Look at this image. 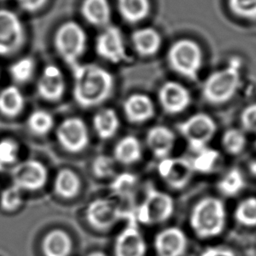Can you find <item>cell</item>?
I'll return each instance as SVG.
<instances>
[{
	"label": "cell",
	"instance_id": "23",
	"mask_svg": "<svg viewBox=\"0 0 256 256\" xmlns=\"http://www.w3.org/2000/svg\"><path fill=\"white\" fill-rule=\"evenodd\" d=\"M142 157V146L137 137L127 135L121 138L113 149V158L123 165H132Z\"/></svg>",
	"mask_w": 256,
	"mask_h": 256
},
{
	"label": "cell",
	"instance_id": "11",
	"mask_svg": "<svg viewBox=\"0 0 256 256\" xmlns=\"http://www.w3.org/2000/svg\"><path fill=\"white\" fill-rule=\"evenodd\" d=\"M12 185L21 191H38L42 189L48 179L46 166L34 159L16 163L11 169Z\"/></svg>",
	"mask_w": 256,
	"mask_h": 256
},
{
	"label": "cell",
	"instance_id": "21",
	"mask_svg": "<svg viewBox=\"0 0 256 256\" xmlns=\"http://www.w3.org/2000/svg\"><path fill=\"white\" fill-rule=\"evenodd\" d=\"M80 11L83 18L91 25L97 27L109 25L111 9L108 0H83Z\"/></svg>",
	"mask_w": 256,
	"mask_h": 256
},
{
	"label": "cell",
	"instance_id": "13",
	"mask_svg": "<svg viewBox=\"0 0 256 256\" xmlns=\"http://www.w3.org/2000/svg\"><path fill=\"white\" fill-rule=\"evenodd\" d=\"M158 173L170 188L179 190L189 183L193 168L191 162L185 158L166 157L160 159Z\"/></svg>",
	"mask_w": 256,
	"mask_h": 256
},
{
	"label": "cell",
	"instance_id": "3",
	"mask_svg": "<svg viewBox=\"0 0 256 256\" xmlns=\"http://www.w3.org/2000/svg\"><path fill=\"white\" fill-rule=\"evenodd\" d=\"M240 69V58L233 57L224 68L211 73L202 86L204 99L211 104L229 101L239 88Z\"/></svg>",
	"mask_w": 256,
	"mask_h": 256
},
{
	"label": "cell",
	"instance_id": "30",
	"mask_svg": "<svg viewBox=\"0 0 256 256\" xmlns=\"http://www.w3.org/2000/svg\"><path fill=\"white\" fill-rule=\"evenodd\" d=\"M218 190L225 196H235L245 187L242 172L237 168L230 169L218 182Z\"/></svg>",
	"mask_w": 256,
	"mask_h": 256
},
{
	"label": "cell",
	"instance_id": "28",
	"mask_svg": "<svg viewBox=\"0 0 256 256\" xmlns=\"http://www.w3.org/2000/svg\"><path fill=\"white\" fill-rule=\"evenodd\" d=\"M137 182L138 179L134 174L123 172L113 178L110 183V190L115 196L124 200H129L134 195Z\"/></svg>",
	"mask_w": 256,
	"mask_h": 256
},
{
	"label": "cell",
	"instance_id": "10",
	"mask_svg": "<svg viewBox=\"0 0 256 256\" xmlns=\"http://www.w3.org/2000/svg\"><path fill=\"white\" fill-rule=\"evenodd\" d=\"M56 139L59 145L69 153H80L89 144L90 137L85 122L79 117H68L56 128Z\"/></svg>",
	"mask_w": 256,
	"mask_h": 256
},
{
	"label": "cell",
	"instance_id": "31",
	"mask_svg": "<svg viewBox=\"0 0 256 256\" xmlns=\"http://www.w3.org/2000/svg\"><path fill=\"white\" fill-rule=\"evenodd\" d=\"M35 72V61L31 57H22L12 63L9 67L11 79L18 84L30 81Z\"/></svg>",
	"mask_w": 256,
	"mask_h": 256
},
{
	"label": "cell",
	"instance_id": "17",
	"mask_svg": "<svg viewBox=\"0 0 256 256\" xmlns=\"http://www.w3.org/2000/svg\"><path fill=\"white\" fill-rule=\"evenodd\" d=\"M187 244L185 233L178 227L165 228L154 238V248L158 256H182Z\"/></svg>",
	"mask_w": 256,
	"mask_h": 256
},
{
	"label": "cell",
	"instance_id": "35",
	"mask_svg": "<svg viewBox=\"0 0 256 256\" xmlns=\"http://www.w3.org/2000/svg\"><path fill=\"white\" fill-rule=\"evenodd\" d=\"M19 144L11 138L0 140V171L14 166L19 157Z\"/></svg>",
	"mask_w": 256,
	"mask_h": 256
},
{
	"label": "cell",
	"instance_id": "22",
	"mask_svg": "<svg viewBox=\"0 0 256 256\" xmlns=\"http://www.w3.org/2000/svg\"><path fill=\"white\" fill-rule=\"evenodd\" d=\"M71 250V238L62 229H53L43 238L42 251L45 256H69Z\"/></svg>",
	"mask_w": 256,
	"mask_h": 256
},
{
	"label": "cell",
	"instance_id": "9",
	"mask_svg": "<svg viewBox=\"0 0 256 256\" xmlns=\"http://www.w3.org/2000/svg\"><path fill=\"white\" fill-rule=\"evenodd\" d=\"M25 31L16 13L0 9V56L7 57L17 53L25 42Z\"/></svg>",
	"mask_w": 256,
	"mask_h": 256
},
{
	"label": "cell",
	"instance_id": "42",
	"mask_svg": "<svg viewBox=\"0 0 256 256\" xmlns=\"http://www.w3.org/2000/svg\"><path fill=\"white\" fill-rule=\"evenodd\" d=\"M88 256H107L105 253L103 252H100V251H95V252H92L90 253Z\"/></svg>",
	"mask_w": 256,
	"mask_h": 256
},
{
	"label": "cell",
	"instance_id": "5",
	"mask_svg": "<svg viewBox=\"0 0 256 256\" xmlns=\"http://www.w3.org/2000/svg\"><path fill=\"white\" fill-rule=\"evenodd\" d=\"M167 59L170 67L178 74L197 80L202 66V51L199 45L189 39H182L169 48Z\"/></svg>",
	"mask_w": 256,
	"mask_h": 256
},
{
	"label": "cell",
	"instance_id": "39",
	"mask_svg": "<svg viewBox=\"0 0 256 256\" xmlns=\"http://www.w3.org/2000/svg\"><path fill=\"white\" fill-rule=\"evenodd\" d=\"M240 122L244 130L256 132V103H252L242 110Z\"/></svg>",
	"mask_w": 256,
	"mask_h": 256
},
{
	"label": "cell",
	"instance_id": "15",
	"mask_svg": "<svg viewBox=\"0 0 256 256\" xmlns=\"http://www.w3.org/2000/svg\"><path fill=\"white\" fill-rule=\"evenodd\" d=\"M158 99L163 111L171 115L183 112L191 103L189 90L175 81H167L161 85Z\"/></svg>",
	"mask_w": 256,
	"mask_h": 256
},
{
	"label": "cell",
	"instance_id": "26",
	"mask_svg": "<svg viewBox=\"0 0 256 256\" xmlns=\"http://www.w3.org/2000/svg\"><path fill=\"white\" fill-rule=\"evenodd\" d=\"M92 123L95 133L102 140L112 138L120 126L118 115L112 108L100 109L94 115Z\"/></svg>",
	"mask_w": 256,
	"mask_h": 256
},
{
	"label": "cell",
	"instance_id": "40",
	"mask_svg": "<svg viewBox=\"0 0 256 256\" xmlns=\"http://www.w3.org/2000/svg\"><path fill=\"white\" fill-rule=\"evenodd\" d=\"M48 0H17L18 6L25 12L34 13L43 8Z\"/></svg>",
	"mask_w": 256,
	"mask_h": 256
},
{
	"label": "cell",
	"instance_id": "29",
	"mask_svg": "<svg viewBox=\"0 0 256 256\" xmlns=\"http://www.w3.org/2000/svg\"><path fill=\"white\" fill-rule=\"evenodd\" d=\"M27 127L34 135L44 136L53 129L54 118L46 110H34L27 118Z\"/></svg>",
	"mask_w": 256,
	"mask_h": 256
},
{
	"label": "cell",
	"instance_id": "37",
	"mask_svg": "<svg viewBox=\"0 0 256 256\" xmlns=\"http://www.w3.org/2000/svg\"><path fill=\"white\" fill-rule=\"evenodd\" d=\"M91 169L95 177L100 179L109 178L115 173V160L108 155L100 154L92 161Z\"/></svg>",
	"mask_w": 256,
	"mask_h": 256
},
{
	"label": "cell",
	"instance_id": "16",
	"mask_svg": "<svg viewBox=\"0 0 256 256\" xmlns=\"http://www.w3.org/2000/svg\"><path fill=\"white\" fill-rule=\"evenodd\" d=\"M37 93L45 101H59L65 93V80L61 70L55 65H47L42 70L38 82Z\"/></svg>",
	"mask_w": 256,
	"mask_h": 256
},
{
	"label": "cell",
	"instance_id": "27",
	"mask_svg": "<svg viewBox=\"0 0 256 256\" xmlns=\"http://www.w3.org/2000/svg\"><path fill=\"white\" fill-rule=\"evenodd\" d=\"M117 7L122 18L128 23H137L149 13V0H117Z\"/></svg>",
	"mask_w": 256,
	"mask_h": 256
},
{
	"label": "cell",
	"instance_id": "6",
	"mask_svg": "<svg viewBox=\"0 0 256 256\" xmlns=\"http://www.w3.org/2000/svg\"><path fill=\"white\" fill-rule=\"evenodd\" d=\"M173 212V198L169 194L150 186L147 188L141 204L135 208L134 216L137 222L153 225L167 221Z\"/></svg>",
	"mask_w": 256,
	"mask_h": 256
},
{
	"label": "cell",
	"instance_id": "8",
	"mask_svg": "<svg viewBox=\"0 0 256 256\" xmlns=\"http://www.w3.org/2000/svg\"><path fill=\"white\" fill-rule=\"evenodd\" d=\"M178 131L186 140L190 149L198 152L207 147L216 132V123L206 113H196L177 125Z\"/></svg>",
	"mask_w": 256,
	"mask_h": 256
},
{
	"label": "cell",
	"instance_id": "25",
	"mask_svg": "<svg viewBox=\"0 0 256 256\" xmlns=\"http://www.w3.org/2000/svg\"><path fill=\"white\" fill-rule=\"evenodd\" d=\"M25 107V99L19 88L15 85L4 87L0 91V114L14 118L22 113Z\"/></svg>",
	"mask_w": 256,
	"mask_h": 256
},
{
	"label": "cell",
	"instance_id": "18",
	"mask_svg": "<svg viewBox=\"0 0 256 256\" xmlns=\"http://www.w3.org/2000/svg\"><path fill=\"white\" fill-rule=\"evenodd\" d=\"M123 112L130 123L141 124L153 118L155 106L151 98L146 94L134 93L124 101Z\"/></svg>",
	"mask_w": 256,
	"mask_h": 256
},
{
	"label": "cell",
	"instance_id": "1",
	"mask_svg": "<svg viewBox=\"0 0 256 256\" xmlns=\"http://www.w3.org/2000/svg\"><path fill=\"white\" fill-rule=\"evenodd\" d=\"M73 71V98L88 109L104 103L112 94L114 78L105 68L96 64H78Z\"/></svg>",
	"mask_w": 256,
	"mask_h": 256
},
{
	"label": "cell",
	"instance_id": "36",
	"mask_svg": "<svg viewBox=\"0 0 256 256\" xmlns=\"http://www.w3.org/2000/svg\"><path fill=\"white\" fill-rule=\"evenodd\" d=\"M23 203L22 191L11 185L0 193V207L5 212H15L18 210Z\"/></svg>",
	"mask_w": 256,
	"mask_h": 256
},
{
	"label": "cell",
	"instance_id": "19",
	"mask_svg": "<svg viewBox=\"0 0 256 256\" xmlns=\"http://www.w3.org/2000/svg\"><path fill=\"white\" fill-rule=\"evenodd\" d=\"M146 144L152 154L159 159L166 158L175 145V134L166 126L156 125L151 127L146 134Z\"/></svg>",
	"mask_w": 256,
	"mask_h": 256
},
{
	"label": "cell",
	"instance_id": "24",
	"mask_svg": "<svg viewBox=\"0 0 256 256\" xmlns=\"http://www.w3.org/2000/svg\"><path fill=\"white\" fill-rule=\"evenodd\" d=\"M81 188L79 176L69 168L60 169L54 178V193L64 199H71L78 195Z\"/></svg>",
	"mask_w": 256,
	"mask_h": 256
},
{
	"label": "cell",
	"instance_id": "41",
	"mask_svg": "<svg viewBox=\"0 0 256 256\" xmlns=\"http://www.w3.org/2000/svg\"><path fill=\"white\" fill-rule=\"evenodd\" d=\"M200 256H236V254L230 249L221 247H210L205 249Z\"/></svg>",
	"mask_w": 256,
	"mask_h": 256
},
{
	"label": "cell",
	"instance_id": "34",
	"mask_svg": "<svg viewBox=\"0 0 256 256\" xmlns=\"http://www.w3.org/2000/svg\"><path fill=\"white\" fill-rule=\"evenodd\" d=\"M221 143L227 153L238 155L246 146V137L243 131L237 128H230L224 132Z\"/></svg>",
	"mask_w": 256,
	"mask_h": 256
},
{
	"label": "cell",
	"instance_id": "20",
	"mask_svg": "<svg viewBox=\"0 0 256 256\" xmlns=\"http://www.w3.org/2000/svg\"><path fill=\"white\" fill-rule=\"evenodd\" d=\"M131 40L135 51L143 57H149L156 54L161 46V37L159 33L150 27L135 30L131 35Z\"/></svg>",
	"mask_w": 256,
	"mask_h": 256
},
{
	"label": "cell",
	"instance_id": "7",
	"mask_svg": "<svg viewBox=\"0 0 256 256\" xmlns=\"http://www.w3.org/2000/svg\"><path fill=\"white\" fill-rule=\"evenodd\" d=\"M85 217L90 226L100 231L109 230L123 219L135 218L134 214L127 212L117 201L107 197L92 200L86 207Z\"/></svg>",
	"mask_w": 256,
	"mask_h": 256
},
{
	"label": "cell",
	"instance_id": "4",
	"mask_svg": "<svg viewBox=\"0 0 256 256\" xmlns=\"http://www.w3.org/2000/svg\"><path fill=\"white\" fill-rule=\"evenodd\" d=\"M86 32L75 21L62 23L54 35V47L58 55L71 68L79 64V59L86 50Z\"/></svg>",
	"mask_w": 256,
	"mask_h": 256
},
{
	"label": "cell",
	"instance_id": "43",
	"mask_svg": "<svg viewBox=\"0 0 256 256\" xmlns=\"http://www.w3.org/2000/svg\"><path fill=\"white\" fill-rule=\"evenodd\" d=\"M0 1H3V0H0Z\"/></svg>",
	"mask_w": 256,
	"mask_h": 256
},
{
	"label": "cell",
	"instance_id": "33",
	"mask_svg": "<svg viewBox=\"0 0 256 256\" xmlns=\"http://www.w3.org/2000/svg\"><path fill=\"white\" fill-rule=\"evenodd\" d=\"M219 157L220 154L217 150L208 147L201 149L200 151L196 152V156L191 161L193 171L200 173L211 172L214 169Z\"/></svg>",
	"mask_w": 256,
	"mask_h": 256
},
{
	"label": "cell",
	"instance_id": "14",
	"mask_svg": "<svg viewBox=\"0 0 256 256\" xmlns=\"http://www.w3.org/2000/svg\"><path fill=\"white\" fill-rule=\"evenodd\" d=\"M146 250V242L138 229L136 219H129L127 226L115 240V256H145Z\"/></svg>",
	"mask_w": 256,
	"mask_h": 256
},
{
	"label": "cell",
	"instance_id": "12",
	"mask_svg": "<svg viewBox=\"0 0 256 256\" xmlns=\"http://www.w3.org/2000/svg\"><path fill=\"white\" fill-rule=\"evenodd\" d=\"M96 53L103 59L118 64L128 59L121 30L114 25H107L96 38Z\"/></svg>",
	"mask_w": 256,
	"mask_h": 256
},
{
	"label": "cell",
	"instance_id": "38",
	"mask_svg": "<svg viewBox=\"0 0 256 256\" xmlns=\"http://www.w3.org/2000/svg\"><path fill=\"white\" fill-rule=\"evenodd\" d=\"M232 11L245 18H256V0H229Z\"/></svg>",
	"mask_w": 256,
	"mask_h": 256
},
{
	"label": "cell",
	"instance_id": "32",
	"mask_svg": "<svg viewBox=\"0 0 256 256\" xmlns=\"http://www.w3.org/2000/svg\"><path fill=\"white\" fill-rule=\"evenodd\" d=\"M235 220L246 227L256 226V197H247L240 201L234 211Z\"/></svg>",
	"mask_w": 256,
	"mask_h": 256
},
{
	"label": "cell",
	"instance_id": "2",
	"mask_svg": "<svg viewBox=\"0 0 256 256\" xmlns=\"http://www.w3.org/2000/svg\"><path fill=\"white\" fill-rule=\"evenodd\" d=\"M190 225L200 238L218 236L226 223V210L223 202L216 197H204L192 208Z\"/></svg>",
	"mask_w": 256,
	"mask_h": 256
}]
</instances>
